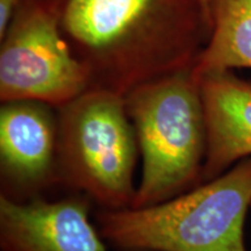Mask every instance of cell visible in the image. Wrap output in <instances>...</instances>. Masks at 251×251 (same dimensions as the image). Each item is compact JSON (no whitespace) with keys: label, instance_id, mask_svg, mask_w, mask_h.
<instances>
[{"label":"cell","instance_id":"cell-3","mask_svg":"<svg viewBox=\"0 0 251 251\" xmlns=\"http://www.w3.org/2000/svg\"><path fill=\"white\" fill-rule=\"evenodd\" d=\"M142 175L130 207L166 201L200 184L207 149L205 113L193 68L135 87L125 96Z\"/></svg>","mask_w":251,"mask_h":251},{"label":"cell","instance_id":"cell-4","mask_svg":"<svg viewBox=\"0 0 251 251\" xmlns=\"http://www.w3.org/2000/svg\"><path fill=\"white\" fill-rule=\"evenodd\" d=\"M57 115L58 186L84 194L99 209L130 207L140 149L125 97L91 87Z\"/></svg>","mask_w":251,"mask_h":251},{"label":"cell","instance_id":"cell-8","mask_svg":"<svg viewBox=\"0 0 251 251\" xmlns=\"http://www.w3.org/2000/svg\"><path fill=\"white\" fill-rule=\"evenodd\" d=\"M196 78L207 131L202 184L251 157V80L233 70L206 72Z\"/></svg>","mask_w":251,"mask_h":251},{"label":"cell","instance_id":"cell-10","mask_svg":"<svg viewBox=\"0 0 251 251\" xmlns=\"http://www.w3.org/2000/svg\"><path fill=\"white\" fill-rule=\"evenodd\" d=\"M21 2L23 0H0V39L5 35Z\"/></svg>","mask_w":251,"mask_h":251},{"label":"cell","instance_id":"cell-7","mask_svg":"<svg viewBox=\"0 0 251 251\" xmlns=\"http://www.w3.org/2000/svg\"><path fill=\"white\" fill-rule=\"evenodd\" d=\"M94 203L72 193L57 200L17 201L0 196L1 251H108L90 220Z\"/></svg>","mask_w":251,"mask_h":251},{"label":"cell","instance_id":"cell-1","mask_svg":"<svg viewBox=\"0 0 251 251\" xmlns=\"http://www.w3.org/2000/svg\"><path fill=\"white\" fill-rule=\"evenodd\" d=\"M90 89L125 97L191 69L211 35L202 0H48Z\"/></svg>","mask_w":251,"mask_h":251},{"label":"cell","instance_id":"cell-2","mask_svg":"<svg viewBox=\"0 0 251 251\" xmlns=\"http://www.w3.org/2000/svg\"><path fill=\"white\" fill-rule=\"evenodd\" d=\"M251 157L214 179L157 205L99 209L97 227L117 250L247 251Z\"/></svg>","mask_w":251,"mask_h":251},{"label":"cell","instance_id":"cell-6","mask_svg":"<svg viewBox=\"0 0 251 251\" xmlns=\"http://www.w3.org/2000/svg\"><path fill=\"white\" fill-rule=\"evenodd\" d=\"M57 108L36 100L0 107V196L26 201L58 186Z\"/></svg>","mask_w":251,"mask_h":251},{"label":"cell","instance_id":"cell-5","mask_svg":"<svg viewBox=\"0 0 251 251\" xmlns=\"http://www.w3.org/2000/svg\"><path fill=\"white\" fill-rule=\"evenodd\" d=\"M0 41L1 102L36 100L58 108L90 89L48 0H23Z\"/></svg>","mask_w":251,"mask_h":251},{"label":"cell","instance_id":"cell-9","mask_svg":"<svg viewBox=\"0 0 251 251\" xmlns=\"http://www.w3.org/2000/svg\"><path fill=\"white\" fill-rule=\"evenodd\" d=\"M211 35L193 67L194 76L251 69V0H208Z\"/></svg>","mask_w":251,"mask_h":251},{"label":"cell","instance_id":"cell-11","mask_svg":"<svg viewBox=\"0 0 251 251\" xmlns=\"http://www.w3.org/2000/svg\"><path fill=\"white\" fill-rule=\"evenodd\" d=\"M117 251H155V250H143V249H127V250H117Z\"/></svg>","mask_w":251,"mask_h":251},{"label":"cell","instance_id":"cell-12","mask_svg":"<svg viewBox=\"0 0 251 251\" xmlns=\"http://www.w3.org/2000/svg\"><path fill=\"white\" fill-rule=\"evenodd\" d=\"M203 5H205V7L207 9V12H208V15H209V11H208V0H202Z\"/></svg>","mask_w":251,"mask_h":251}]
</instances>
